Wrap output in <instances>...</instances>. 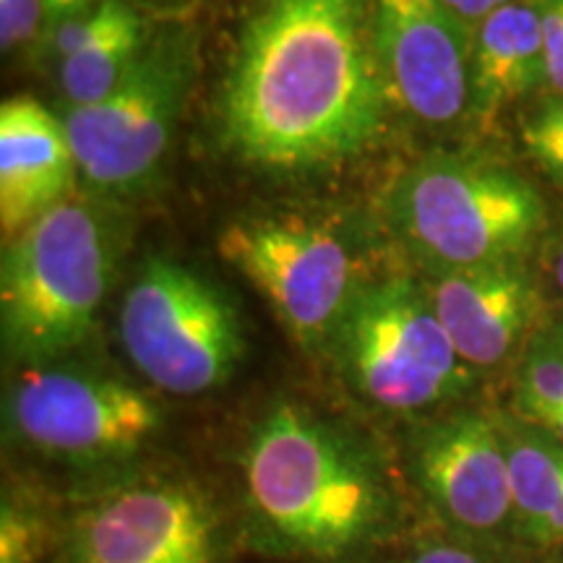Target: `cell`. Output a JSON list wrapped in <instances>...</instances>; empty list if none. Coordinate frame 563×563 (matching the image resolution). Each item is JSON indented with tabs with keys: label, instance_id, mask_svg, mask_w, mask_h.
<instances>
[{
	"label": "cell",
	"instance_id": "1",
	"mask_svg": "<svg viewBox=\"0 0 563 563\" xmlns=\"http://www.w3.org/2000/svg\"><path fill=\"white\" fill-rule=\"evenodd\" d=\"M386 100L368 0H264L224 84L222 133L251 165L311 170L365 150Z\"/></svg>",
	"mask_w": 563,
	"mask_h": 563
},
{
	"label": "cell",
	"instance_id": "11",
	"mask_svg": "<svg viewBox=\"0 0 563 563\" xmlns=\"http://www.w3.org/2000/svg\"><path fill=\"white\" fill-rule=\"evenodd\" d=\"M373 47L386 91L428 125L470 110L475 32L441 0H371Z\"/></svg>",
	"mask_w": 563,
	"mask_h": 563
},
{
	"label": "cell",
	"instance_id": "3",
	"mask_svg": "<svg viewBox=\"0 0 563 563\" xmlns=\"http://www.w3.org/2000/svg\"><path fill=\"white\" fill-rule=\"evenodd\" d=\"M391 224L433 274L522 264L545 230V203L498 162L428 154L391 191Z\"/></svg>",
	"mask_w": 563,
	"mask_h": 563
},
{
	"label": "cell",
	"instance_id": "10",
	"mask_svg": "<svg viewBox=\"0 0 563 563\" xmlns=\"http://www.w3.org/2000/svg\"><path fill=\"white\" fill-rule=\"evenodd\" d=\"M217 251L264 295L302 350L329 347L357 292L355 266L340 235L306 220L258 217L224 228Z\"/></svg>",
	"mask_w": 563,
	"mask_h": 563
},
{
	"label": "cell",
	"instance_id": "13",
	"mask_svg": "<svg viewBox=\"0 0 563 563\" xmlns=\"http://www.w3.org/2000/svg\"><path fill=\"white\" fill-rule=\"evenodd\" d=\"M428 298L464 365L501 368L540 327L543 298L522 264L435 274Z\"/></svg>",
	"mask_w": 563,
	"mask_h": 563
},
{
	"label": "cell",
	"instance_id": "12",
	"mask_svg": "<svg viewBox=\"0 0 563 563\" xmlns=\"http://www.w3.org/2000/svg\"><path fill=\"white\" fill-rule=\"evenodd\" d=\"M412 475L449 530L488 545L514 534V493L498 418L456 412L422 428Z\"/></svg>",
	"mask_w": 563,
	"mask_h": 563
},
{
	"label": "cell",
	"instance_id": "21",
	"mask_svg": "<svg viewBox=\"0 0 563 563\" xmlns=\"http://www.w3.org/2000/svg\"><path fill=\"white\" fill-rule=\"evenodd\" d=\"M45 34L42 0H0V47L5 55L34 45Z\"/></svg>",
	"mask_w": 563,
	"mask_h": 563
},
{
	"label": "cell",
	"instance_id": "18",
	"mask_svg": "<svg viewBox=\"0 0 563 563\" xmlns=\"http://www.w3.org/2000/svg\"><path fill=\"white\" fill-rule=\"evenodd\" d=\"M559 412H563V323L543 321L517 357L511 415L538 422Z\"/></svg>",
	"mask_w": 563,
	"mask_h": 563
},
{
	"label": "cell",
	"instance_id": "20",
	"mask_svg": "<svg viewBox=\"0 0 563 563\" xmlns=\"http://www.w3.org/2000/svg\"><path fill=\"white\" fill-rule=\"evenodd\" d=\"M522 144L534 165L563 191V97H548L525 118Z\"/></svg>",
	"mask_w": 563,
	"mask_h": 563
},
{
	"label": "cell",
	"instance_id": "14",
	"mask_svg": "<svg viewBox=\"0 0 563 563\" xmlns=\"http://www.w3.org/2000/svg\"><path fill=\"white\" fill-rule=\"evenodd\" d=\"M76 167L60 118L32 97L0 108V228L9 243L34 220L68 201Z\"/></svg>",
	"mask_w": 563,
	"mask_h": 563
},
{
	"label": "cell",
	"instance_id": "6",
	"mask_svg": "<svg viewBox=\"0 0 563 563\" xmlns=\"http://www.w3.org/2000/svg\"><path fill=\"white\" fill-rule=\"evenodd\" d=\"M118 332L133 368L175 397L220 389L245 352L232 302L207 277L162 256L131 282Z\"/></svg>",
	"mask_w": 563,
	"mask_h": 563
},
{
	"label": "cell",
	"instance_id": "23",
	"mask_svg": "<svg viewBox=\"0 0 563 563\" xmlns=\"http://www.w3.org/2000/svg\"><path fill=\"white\" fill-rule=\"evenodd\" d=\"M545 47V89L563 97V0H538Z\"/></svg>",
	"mask_w": 563,
	"mask_h": 563
},
{
	"label": "cell",
	"instance_id": "19",
	"mask_svg": "<svg viewBox=\"0 0 563 563\" xmlns=\"http://www.w3.org/2000/svg\"><path fill=\"white\" fill-rule=\"evenodd\" d=\"M53 522L37 504L3 498L0 511V563H45L53 548Z\"/></svg>",
	"mask_w": 563,
	"mask_h": 563
},
{
	"label": "cell",
	"instance_id": "8",
	"mask_svg": "<svg viewBox=\"0 0 563 563\" xmlns=\"http://www.w3.org/2000/svg\"><path fill=\"white\" fill-rule=\"evenodd\" d=\"M3 415L13 441L76 467L129 460L162 431V410L150 394L108 373L53 363L13 378Z\"/></svg>",
	"mask_w": 563,
	"mask_h": 563
},
{
	"label": "cell",
	"instance_id": "9",
	"mask_svg": "<svg viewBox=\"0 0 563 563\" xmlns=\"http://www.w3.org/2000/svg\"><path fill=\"white\" fill-rule=\"evenodd\" d=\"M224 540L222 514L201 485L133 477L70 514L63 563H222Z\"/></svg>",
	"mask_w": 563,
	"mask_h": 563
},
{
	"label": "cell",
	"instance_id": "4",
	"mask_svg": "<svg viewBox=\"0 0 563 563\" xmlns=\"http://www.w3.org/2000/svg\"><path fill=\"white\" fill-rule=\"evenodd\" d=\"M112 256L102 220L63 201L11 238L0 266L5 355L34 368L87 340L110 287Z\"/></svg>",
	"mask_w": 563,
	"mask_h": 563
},
{
	"label": "cell",
	"instance_id": "26",
	"mask_svg": "<svg viewBox=\"0 0 563 563\" xmlns=\"http://www.w3.org/2000/svg\"><path fill=\"white\" fill-rule=\"evenodd\" d=\"M551 272H553V279H555V285H559V290L563 292V235L559 238V243L553 245V256H551Z\"/></svg>",
	"mask_w": 563,
	"mask_h": 563
},
{
	"label": "cell",
	"instance_id": "7",
	"mask_svg": "<svg viewBox=\"0 0 563 563\" xmlns=\"http://www.w3.org/2000/svg\"><path fill=\"white\" fill-rule=\"evenodd\" d=\"M196 76V37L167 30L150 37L125 81L87 108L66 104V125L76 167L104 191H136L165 159L180 110Z\"/></svg>",
	"mask_w": 563,
	"mask_h": 563
},
{
	"label": "cell",
	"instance_id": "24",
	"mask_svg": "<svg viewBox=\"0 0 563 563\" xmlns=\"http://www.w3.org/2000/svg\"><path fill=\"white\" fill-rule=\"evenodd\" d=\"M441 3L475 32L493 11H498L501 5L511 3V0H441Z\"/></svg>",
	"mask_w": 563,
	"mask_h": 563
},
{
	"label": "cell",
	"instance_id": "22",
	"mask_svg": "<svg viewBox=\"0 0 563 563\" xmlns=\"http://www.w3.org/2000/svg\"><path fill=\"white\" fill-rule=\"evenodd\" d=\"M391 563H493L490 551L475 540L462 538H428Z\"/></svg>",
	"mask_w": 563,
	"mask_h": 563
},
{
	"label": "cell",
	"instance_id": "16",
	"mask_svg": "<svg viewBox=\"0 0 563 563\" xmlns=\"http://www.w3.org/2000/svg\"><path fill=\"white\" fill-rule=\"evenodd\" d=\"M545 87V47L538 0H511L475 30L470 115L493 123L501 110Z\"/></svg>",
	"mask_w": 563,
	"mask_h": 563
},
{
	"label": "cell",
	"instance_id": "5",
	"mask_svg": "<svg viewBox=\"0 0 563 563\" xmlns=\"http://www.w3.org/2000/svg\"><path fill=\"white\" fill-rule=\"evenodd\" d=\"M352 391L386 412H420L473 384L428 290L407 277L357 287L329 342Z\"/></svg>",
	"mask_w": 563,
	"mask_h": 563
},
{
	"label": "cell",
	"instance_id": "2",
	"mask_svg": "<svg viewBox=\"0 0 563 563\" xmlns=\"http://www.w3.org/2000/svg\"><path fill=\"white\" fill-rule=\"evenodd\" d=\"M241 462L251 522L262 543L282 555L355 559L394 522V496L378 464L302 405H272Z\"/></svg>",
	"mask_w": 563,
	"mask_h": 563
},
{
	"label": "cell",
	"instance_id": "25",
	"mask_svg": "<svg viewBox=\"0 0 563 563\" xmlns=\"http://www.w3.org/2000/svg\"><path fill=\"white\" fill-rule=\"evenodd\" d=\"M95 5L91 0H42V11H45V34L58 30L60 24H66L70 19H79L84 13H89ZM42 34V37H45Z\"/></svg>",
	"mask_w": 563,
	"mask_h": 563
},
{
	"label": "cell",
	"instance_id": "15",
	"mask_svg": "<svg viewBox=\"0 0 563 563\" xmlns=\"http://www.w3.org/2000/svg\"><path fill=\"white\" fill-rule=\"evenodd\" d=\"M58 58V81L70 108L110 97L144 53L150 34L125 0H100L89 13L70 19L42 37Z\"/></svg>",
	"mask_w": 563,
	"mask_h": 563
},
{
	"label": "cell",
	"instance_id": "17",
	"mask_svg": "<svg viewBox=\"0 0 563 563\" xmlns=\"http://www.w3.org/2000/svg\"><path fill=\"white\" fill-rule=\"evenodd\" d=\"M514 493V538L538 551L563 545V443L517 415L498 418Z\"/></svg>",
	"mask_w": 563,
	"mask_h": 563
}]
</instances>
